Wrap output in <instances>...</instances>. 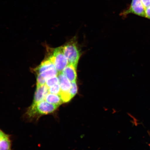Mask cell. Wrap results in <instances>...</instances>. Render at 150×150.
Instances as JSON below:
<instances>
[{"mask_svg":"<svg viewBox=\"0 0 150 150\" xmlns=\"http://www.w3.org/2000/svg\"><path fill=\"white\" fill-rule=\"evenodd\" d=\"M59 106L50 104L45 100L32 104L25 113L26 117L30 120L38 119L42 115L52 113Z\"/></svg>","mask_w":150,"mask_h":150,"instance_id":"cell-1","label":"cell"},{"mask_svg":"<svg viewBox=\"0 0 150 150\" xmlns=\"http://www.w3.org/2000/svg\"><path fill=\"white\" fill-rule=\"evenodd\" d=\"M64 53L67 58L69 64L77 68L80 56V50L75 42H71L62 47Z\"/></svg>","mask_w":150,"mask_h":150,"instance_id":"cell-2","label":"cell"},{"mask_svg":"<svg viewBox=\"0 0 150 150\" xmlns=\"http://www.w3.org/2000/svg\"><path fill=\"white\" fill-rule=\"evenodd\" d=\"M49 59L55 65L58 74L62 73L69 64L67 58L64 53L62 47L55 49L52 55Z\"/></svg>","mask_w":150,"mask_h":150,"instance_id":"cell-3","label":"cell"},{"mask_svg":"<svg viewBox=\"0 0 150 150\" xmlns=\"http://www.w3.org/2000/svg\"><path fill=\"white\" fill-rule=\"evenodd\" d=\"M130 14L145 18V9L142 0H132L130 6L121 13L120 16L125 18Z\"/></svg>","mask_w":150,"mask_h":150,"instance_id":"cell-4","label":"cell"},{"mask_svg":"<svg viewBox=\"0 0 150 150\" xmlns=\"http://www.w3.org/2000/svg\"><path fill=\"white\" fill-rule=\"evenodd\" d=\"M49 93V88L46 84L42 85H37L33 102L32 104H35L44 100L46 95Z\"/></svg>","mask_w":150,"mask_h":150,"instance_id":"cell-5","label":"cell"},{"mask_svg":"<svg viewBox=\"0 0 150 150\" xmlns=\"http://www.w3.org/2000/svg\"><path fill=\"white\" fill-rule=\"evenodd\" d=\"M76 69V68L73 65L68 64L62 73L71 82L76 81L77 78Z\"/></svg>","mask_w":150,"mask_h":150,"instance_id":"cell-6","label":"cell"},{"mask_svg":"<svg viewBox=\"0 0 150 150\" xmlns=\"http://www.w3.org/2000/svg\"><path fill=\"white\" fill-rule=\"evenodd\" d=\"M59 80V84L60 86L61 91L70 92L71 87V83L66 76L62 73L57 75Z\"/></svg>","mask_w":150,"mask_h":150,"instance_id":"cell-7","label":"cell"},{"mask_svg":"<svg viewBox=\"0 0 150 150\" xmlns=\"http://www.w3.org/2000/svg\"><path fill=\"white\" fill-rule=\"evenodd\" d=\"M53 68H55V65L49 59H48L43 61L39 67L34 69V70L37 74H39L50 69Z\"/></svg>","mask_w":150,"mask_h":150,"instance_id":"cell-8","label":"cell"},{"mask_svg":"<svg viewBox=\"0 0 150 150\" xmlns=\"http://www.w3.org/2000/svg\"><path fill=\"white\" fill-rule=\"evenodd\" d=\"M45 100L49 103L58 106L60 105L63 103L60 96L59 95L49 93L46 95Z\"/></svg>","mask_w":150,"mask_h":150,"instance_id":"cell-9","label":"cell"},{"mask_svg":"<svg viewBox=\"0 0 150 150\" xmlns=\"http://www.w3.org/2000/svg\"><path fill=\"white\" fill-rule=\"evenodd\" d=\"M0 150H12L11 141L8 135L6 134L0 139Z\"/></svg>","mask_w":150,"mask_h":150,"instance_id":"cell-10","label":"cell"},{"mask_svg":"<svg viewBox=\"0 0 150 150\" xmlns=\"http://www.w3.org/2000/svg\"><path fill=\"white\" fill-rule=\"evenodd\" d=\"M39 74L41 75L47 80L49 79L57 76L58 72L56 68H53L50 69Z\"/></svg>","mask_w":150,"mask_h":150,"instance_id":"cell-11","label":"cell"},{"mask_svg":"<svg viewBox=\"0 0 150 150\" xmlns=\"http://www.w3.org/2000/svg\"><path fill=\"white\" fill-rule=\"evenodd\" d=\"M59 95L60 96L63 103H64L69 102L73 98L70 92L61 91Z\"/></svg>","mask_w":150,"mask_h":150,"instance_id":"cell-12","label":"cell"},{"mask_svg":"<svg viewBox=\"0 0 150 150\" xmlns=\"http://www.w3.org/2000/svg\"><path fill=\"white\" fill-rule=\"evenodd\" d=\"M49 91L50 93L59 95L61 92V89L59 83L49 88Z\"/></svg>","mask_w":150,"mask_h":150,"instance_id":"cell-13","label":"cell"},{"mask_svg":"<svg viewBox=\"0 0 150 150\" xmlns=\"http://www.w3.org/2000/svg\"><path fill=\"white\" fill-rule=\"evenodd\" d=\"M59 83V80L57 76L54 77L47 80L46 84L48 88Z\"/></svg>","mask_w":150,"mask_h":150,"instance_id":"cell-14","label":"cell"},{"mask_svg":"<svg viewBox=\"0 0 150 150\" xmlns=\"http://www.w3.org/2000/svg\"><path fill=\"white\" fill-rule=\"evenodd\" d=\"M71 87L70 92L72 97H74L78 92V87L76 81L71 82Z\"/></svg>","mask_w":150,"mask_h":150,"instance_id":"cell-15","label":"cell"},{"mask_svg":"<svg viewBox=\"0 0 150 150\" xmlns=\"http://www.w3.org/2000/svg\"><path fill=\"white\" fill-rule=\"evenodd\" d=\"M46 80L40 74H37V85H42L45 84Z\"/></svg>","mask_w":150,"mask_h":150,"instance_id":"cell-16","label":"cell"},{"mask_svg":"<svg viewBox=\"0 0 150 150\" xmlns=\"http://www.w3.org/2000/svg\"><path fill=\"white\" fill-rule=\"evenodd\" d=\"M142 1L145 9L150 7V0H142Z\"/></svg>","mask_w":150,"mask_h":150,"instance_id":"cell-17","label":"cell"},{"mask_svg":"<svg viewBox=\"0 0 150 150\" xmlns=\"http://www.w3.org/2000/svg\"><path fill=\"white\" fill-rule=\"evenodd\" d=\"M145 18L150 20V7L145 9Z\"/></svg>","mask_w":150,"mask_h":150,"instance_id":"cell-18","label":"cell"},{"mask_svg":"<svg viewBox=\"0 0 150 150\" xmlns=\"http://www.w3.org/2000/svg\"><path fill=\"white\" fill-rule=\"evenodd\" d=\"M5 134H6L0 129V139L2 138L4 136Z\"/></svg>","mask_w":150,"mask_h":150,"instance_id":"cell-19","label":"cell"},{"mask_svg":"<svg viewBox=\"0 0 150 150\" xmlns=\"http://www.w3.org/2000/svg\"></svg>","mask_w":150,"mask_h":150,"instance_id":"cell-20","label":"cell"}]
</instances>
